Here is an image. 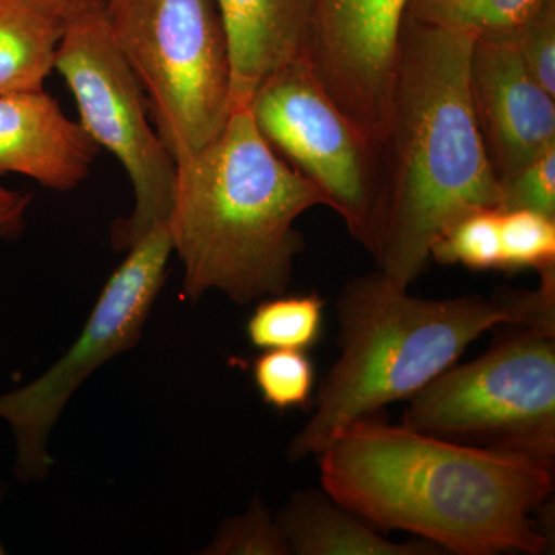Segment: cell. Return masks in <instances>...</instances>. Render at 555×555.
I'll return each mask as SVG.
<instances>
[{
    "instance_id": "6da1fadb",
    "label": "cell",
    "mask_w": 555,
    "mask_h": 555,
    "mask_svg": "<svg viewBox=\"0 0 555 555\" xmlns=\"http://www.w3.org/2000/svg\"><path fill=\"white\" fill-rule=\"evenodd\" d=\"M328 496L377 529L456 555H540L550 537L532 517L554 494V465L358 420L320 455Z\"/></svg>"
},
{
    "instance_id": "7a4b0ae2",
    "label": "cell",
    "mask_w": 555,
    "mask_h": 555,
    "mask_svg": "<svg viewBox=\"0 0 555 555\" xmlns=\"http://www.w3.org/2000/svg\"><path fill=\"white\" fill-rule=\"evenodd\" d=\"M477 36L404 16L392 93L375 144L374 233L379 272L411 286L441 233L478 208H499L500 185L474 113Z\"/></svg>"
},
{
    "instance_id": "3957f363",
    "label": "cell",
    "mask_w": 555,
    "mask_h": 555,
    "mask_svg": "<svg viewBox=\"0 0 555 555\" xmlns=\"http://www.w3.org/2000/svg\"><path fill=\"white\" fill-rule=\"evenodd\" d=\"M328 199L259 133L248 109L206 147L177 160L167 228L184 268L182 294L218 291L246 306L284 294L305 238L295 224Z\"/></svg>"
},
{
    "instance_id": "277c9868",
    "label": "cell",
    "mask_w": 555,
    "mask_h": 555,
    "mask_svg": "<svg viewBox=\"0 0 555 555\" xmlns=\"http://www.w3.org/2000/svg\"><path fill=\"white\" fill-rule=\"evenodd\" d=\"M335 310L339 357L313 393L312 416L288 444L294 463L320 455L358 420L414 397L486 332L518 324L511 291L492 299L418 298L378 269L347 281Z\"/></svg>"
},
{
    "instance_id": "5b68a950",
    "label": "cell",
    "mask_w": 555,
    "mask_h": 555,
    "mask_svg": "<svg viewBox=\"0 0 555 555\" xmlns=\"http://www.w3.org/2000/svg\"><path fill=\"white\" fill-rule=\"evenodd\" d=\"M102 13L175 163L218 138L232 105L228 38L214 0H104Z\"/></svg>"
},
{
    "instance_id": "8992f818",
    "label": "cell",
    "mask_w": 555,
    "mask_h": 555,
    "mask_svg": "<svg viewBox=\"0 0 555 555\" xmlns=\"http://www.w3.org/2000/svg\"><path fill=\"white\" fill-rule=\"evenodd\" d=\"M488 350L409 398L403 426L554 465L555 334L505 324Z\"/></svg>"
},
{
    "instance_id": "52a82bcc",
    "label": "cell",
    "mask_w": 555,
    "mask_h": 555,
    "mask_svg": "<svg viewBox=\"0 0 555 555\" xmlns=\"http://www.w3.org/2000/svg\"><path fill=\"white\" fill-rule=\"evenodd\" d=\"M54 69L75 98L82 129L119 160L133 185V211L112 229L113 247L129 250L169 221L177 163L150 122L147 96L102 10L67 21Z\"/></svg>"
},
{
    "instance_id": "ba28073f",
    "label": "cell",
    "mask_w": 555,
    "mask_h": 555,
    "mask_svg": "<svg viewBox=\"0 0 555 555\" xmlns=\"http://www.w3.org/2000/svg\"><path fill=\"white\" fill-rule=\"evenodd\" d=\"M173 244L167 224L127 250L67 352L27 386L0 393V418L14 436L13 473L24 485L46 480L49 441L72 397L109 360L133 349L167 276Z\"/></svg>"
},
{
    "instance_id": "9c48e42d",
    "label": "cell",
    "mask_w": 555,
    "mask_h": 555,
    "mask_svg": "<svg viewBox=\"0 0 555 555\" xmlns=\"http://www.w3.org/2000/svg\"><path fill=\"white\" fill-rule=\"evenodd\" d=\"M247 109L278 155L326 195L328 208L369 251L374 233L375 144L328 96L308 57L270 75Z\"/></svg>"
},
{
    "instance_id": "30bf717a",
    "label": "cell",
    "mask_w": 555,
    "mask_h": 555,
    "mask_svg": "<svg viewBox=\"0 0 555 555\" xmlns=\"http://www.w3.org/2000/svg\"><path fill=\"white\" fill-rule=\"evenodd\" d=\"M409 0H312L306 57L339 109L377 144Z\"/></svg>"
},
{
    "instance_id": "8fae6325",
    "label": "cell",
    "mask_w": 555,
    "mask_h": 555,
    "mask_svg": "<svg viewBox=\"0 0 555 555\" xmlns=\"http://www.w3.org/2000/svg\"><path fill=\"white\" fill-rule=\"evenodd\" d=\"M469 89L499 184L555 145V96L529 75L509 33L477 36Z\"/></svg>"
},
{
    "instance_id": "7c38bea8",
    "label": "cell",
    "mask_w": 555,
    "mask_h": 555,
    "mask_svg": "<svg viewBox=\"0 0 555 555\" xmlns=\"http://www.w3.org/2000/svg\"><path fill=\"white\" fill-rule=\"evenodd\" d=\"M98 152L96 142L46 91L0 94V175L68 192L89 177Z\"/></svg>"
},
{
    "instance_id": "4fadbf2b",
    "label": "cell",
    "mask_w": 555,
    "mask_h": 555,
    "mask_svg": "<svg viewBox=\"0 0 555 555\" xmlns=\"http://www.w3.org/2000/svg\"><path fill=\"white\" fill-rule=\"evenodd\" d=\"M230 60L232 113L246 109L258 87L308 53L312 0H214Z\"/></svg>"
},
{
    "instance_id": "5bb4252c",
    "label": "cell",
    "mask_w": 555,
    "mask_h": 555,
    "mask_svg": "<svg viewBox=\"0 0 555 555\" xmlns=\"http://www.w3.org/2000/svg\"><path fill=\"white\" fill-rule=\"evenodd\" d=\"M292 555H444L443 550L415 539L393 542L379 534L352 511L326 492H295L281 513L275 514Z\"/></svg>"
},
{
    "instance_id": "9a60e30c",
    "label": "cell",
    "mask_w": 555,
    "mask_h": 555,
    "mask_svg": "<svg viewBox=\"0 0 555 555\" xmlns=\"http://www.w3.org/2000/svg\"><path fill=\"white\" fill-rule=\"evenodd\" d=\"M65 25L47 0H0V94L43 90Z\"/></svg>"
},
{
    "instance_id": "2e32d148",
    "label": "cell",
    "mask_w": 555,
    "mask_h": 555,
    "mask_svg": "<svg viewBox=\"0 0 555 555\" xmlns=\"http://www.w3.org/2000/svg\"><path fill=\"white\" fill-rule=\"evenodd\" d=\"M324 306L317 292L259 299L246 323L248 343L259 350H310L323 337Z\"/></svg>"
},
{
    "instance_id": "e0dca14e",
    "label": "cell",
    "mask_w": 555,
    "mask_h": 555,
    "mask_svg": "<svg viewBox=\"0 0 555 555\" xmlns=\"http://www.w3.org/2000/svg\"><path fill=\"white\" fill-rule=\"evenodd\" d=\"M546 0H409L406 16L474 36L516 30Z\"/></svg>"
},
{
    "instance_id": "ac0fdd59",
    "label": "cell",
    "mask_w": 555,
    "mask_h": 555,
    "mask_svg": "<svg viewBox=\"0 0 555 555\" xmlns=\"http://www.w3.org/2000/svg\"><path fill=\"white\" fill-rule=\"evenodd\" d=\"M255 387L278 412L309 406L315 393L317 371L308 350H262L251 361Z\"/></svg>"
},
{
    "instance_id": "d6986e66",
    "label": "cell",
    "mask_w": 555,
    "mask_h": 555,
    "mask_svg": "<svg viewBox=\"0 0 555 555\" xmlns=\"http://www.w3.org/2000/svg\"><path fill=\"white\" fill-rule=\"evenodd\" d=\"M430 258L470 270L502 269L499 208H478L456 219L434 243Z\"/></svg>"
},
{
    "instance_id": "ffe728a7",
    "label": "cell",
    "mask_w": 555,
    "mask_h": 555,
    "mask_svg": "<svg viewBox=\"0 0 555 555\" xmlns=\"http://www.w3.org/2000/svg\"><path fill=\"white\" fill-rule=\"evenodd\" d=\"M502 269L555 266V218L531 210H500Z\"/></svg>"
},
{
    "instance_id": "44dd1931",
    "label": "cell",
    "mask_w": 555,
    "mask_h": 555,
    "mask_svg": "<svg viewBox=\"0 0 555 555\" xmlns=\"http://www.w3.org/2000/svg\"><path fill=\"white\" fill-rule=\"evenodd\" d=\"M207 555H292L276 517L261 499H254L246 513L219 526Z\"/></svg>"
},
{
    "instance_id": "7402d4cb",
    "label": "cell",
    "mask_w": 555,
    "mask_h": 555,
    "mask_svg": "<svg viewBox=\"0 0 555 555\" xmlns=\"http://www.w3.org/2000/svg\"><path fill=\"white\" fill-rule=\"evenodd\" d=\"M499 185V210H531L555 218V145Z\"/></svg>"
},
{
    "instance_id": "603a6c76",
    "label": "cell",
    "mask_w": 555,
    "mask_h": 555,
    "mask_svg": "<svg viewBox=\"0 0 555 555\" xmlns=\"http://www.w3.org/2000/svg\"><path fill=\"white\" fill-rule=\"evenodd\" d=\"M509 36L529 75L555 96V0H546Z\"/></svg>"
},
{
    "instance_id": "cb8c5ba5",
    "label": "cell",
    "mask_w": 555,
    "mask_h": 555,
    "mask_svg": "<svg viewBox=\"0 0 555 555\" xmlns=\"http://www.w3.org/2000/svg\"><path fill=\"white\" fill-rule=\"evenodd\" d=\"M31 198L28 193L14 192L0 185V241L20 238L27 225L25 215Z\"/></svg>"
},
{
    "instance_id": "d4e9b609",
    "label": "cell",
    "mask_w": 555,
    "mask_h": 555,
    "mask_svg": "<svg viewBox=\"0 0 555 555\" xmlns=\"http://www.w3.org/2000/svg\"><path fill=\"white\" fill-rule=\"evenodd\" d=\"M47 2L56 7L65 21L90 13V11L102 10V5H104V0H47Z\"/></svg>"
},
{
    "instance_id": "484cf974",
    "label": "cell",
    "mask_w": 555,
    "mask_h": 555,
    "mask_svg": "<svg viewBox=\"0 0 555 555\" xmlns=\"http://www.w3.org/2000/svg\"><path fill=\"white\" fill-rule=\"evenodd\" d=\"M7 489H9V488H7V485L3 483L2 480H0V502H2L3 495H5ZM5 554H7L5 546H3L2 540H0V555H5Z\"/></svg>"
}]
</instances>
